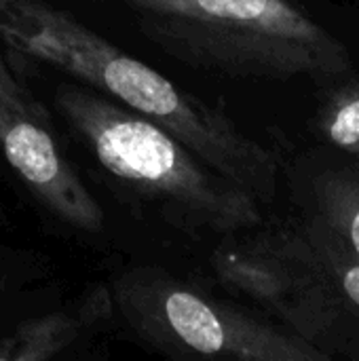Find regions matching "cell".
I'll return each mask as SVG.
<instances>
[{
  "instance_id": "277c9868",
  "label": "cell",
  "mask_w": 359,
  "mask_h": 361,
  "mask_svg": "<svg viewBox=\"0 0 359 361\" xmlns=\"http://www.w3.org/2000/svg\"><path fill=\"white\" fill-rule=\"evenodd\" d=\"M112 307L154 349L174 357L237 361H326L317 345L273 328L176 277L138 267L110 286Z\"/></svg>"
},
{
  "instance_id": "8fae6325",
  "label": "cell",
  "mask_w": 359,
  "mask_h": 361,
  "mask_svg": "<svg viewBox=\"0 0 359 361\" xmlns=\"http://www.w3.org/2000/svg\"><path fill=\"white\" fill-rule=\"evenodd\" d=\"M2 288H4V281H2V277H0V292H2Z\"/></svg>"
},
{
  "instance_id": "5b68a950",
  "label": "cell",
  "mask_w": 359,
  "mask_h": 361,
  "mask_svg": "<svg viewBox=\"0 0 359 361\" xmlns=\"http://www.w3.org/2000/svg\"><path fill=\"white\" fill-rule=\"evenodd\" d=\"M209 264L220 283L277 315L292 334L317 345L332 332L339 296L303 231L284 228L222 243Z\"/></svg>"
},
{
  "instance_id": "7a4b0ae2",
  "label": "cell",
  "mask_w": 359,
  "mask_h": 361,
  "mask_svg": "<svg viewBox=\"0 0 359 361\" xmlns=\"http://www.w3.org/2000/svg\"><path fill=\"white\" fill-rule=\"evenodd\" d=\"M144 36L176 59L243 78H339L343 40L292 0H123Z\"/></svg>"
},
{
  "instance_id": "9c48e42d",
  "label": "cell",
  "mask_w": 359,
  "mask_h": 361,
  "mask_svg": "<svg viewBox=\"0 0 359 361\" xmlns=\"http://www.w3.org/2000/svg\"><path fill=\"white\" fill-rule=\"evenodd\" d=\"M311 243L315 260L332 286L334 294L359 311V260L347 254L339 243H334L317 224L315 228L303 231Z\"/></svg>"
},
{
  "instance_id": "30bf717a",
  "label": "cell",
  "mask_w": 359,
  "mask_h": 361,
  "mask_svg": "<svg viewBox=\"0 0 359 361\" xmlns=\"http://www.w3.org/2000/svg\"><path fill=\"white\" fill-rule=\"evenodd\" d=\"M317 127L334 148L359 157V82L339 89L324 104Z\"/></svg>"
},
{
  "instance_id": "6da1fadb",
  "label": "cell",
  "mask_w": 359,
  "mask_h": 361,
  "mask_svg": "<svg viewBox=\"0 0 359 361\" xmlns=\"http://www.w3.org/2000/svg\"><path fill=\"white\" fill-rule=\"evenodd\" d=\"M0 40L167 129L260 203L275 199L279 169L262 144L245 135L222 110L121 51L66 11L44 0H0Z\"/></svg>"
},
{
  "instance_id": "3957f363",
  "label": "cell",
  "mask_w": 359,
  "mask_h": 361,
  "mask_svg": "<svg viewBox=\"0 0 359 361\" xmlns=\"http://www.w3.org/2000/svg\"><path fill=\"white\" fill-rule=\"evenodd\" d=\"M57 110L97 163L188 228L235 235L262 224L260 199L201 161L167 129L83 85H61Z\"/></svg>"
},
{
  "instance_id": "ba28073f",
  "label": "cell",
  "mask_w": 359,
  "mask_h": 361,
  "mask_svg": "<svg viewBox=\"0 0 359 361\" xmlns=\"http://www.w3.org/2000/svg\"><path fill=\"white\" fill-rule=\"evenodd\" d=\"M315 224L359 260V178H328L317 192Z\"/></svg>"
},
{
  "instance_id": "8992f818",
  "label": "cell",
  "mask_w": 359,
  "mask_h": 361,
  "mask_svg": "<svg viewBox=\"0 0 359 361\" xmlns=\"http://www.w3.org/2000/svg\"><path fill=\"white\" fill-rule=\"evenodd\" d=\"M0 152L28 192L63 224L99 233L104 209L59 146L49 116L11 72L0 40Z\"/></svg>"
},
{
  "instance_id": "52a82bcc",
  "label": "cell",
  "mask_w": 359,
  "mask_h": 361,
  "mask_svg": "<svg viewBox=\"0 0 359 361\" xmlns=\"http://www.w3.org/2000/svg\"><path fill=\"white\" fill-rule=\"evenodd\" d=\"M114 311L106 286H97L76 307L19 324L0 341V361H44L72 347L93 324Z\"/></svg>"
}]
</instances>
